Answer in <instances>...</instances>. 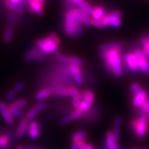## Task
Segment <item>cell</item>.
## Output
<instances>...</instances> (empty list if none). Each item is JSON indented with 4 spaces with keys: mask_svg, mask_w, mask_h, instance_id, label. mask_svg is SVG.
<instances>
[{
    "mask_svg": "<svg viewBox=\"0 0 149 149\" xmlns=\"http://www.w3.org/2000/svg\"><path fill=\"white\" fill-rule=\"evenodd\" d=\"M83 22L78 8L67 11L64 17V33L68 37H75L83 33Z\"/></svg>",
    "mask_w": 149,
    "mask_h": 149,
    "instance_id": "obj_1",
    "label": "cell"
},
{
    "mask_svg": "<svg viewBox=\"0 0 149 149\" xmlns=\"http://www.w3.org/2000/svg\"><path fill=\"white\" fill-rule=\"evenodd\" d=\"M121 54L122 48L109 50L100 53V57L104 59V64L108 71L117 77L120 76L122 72Z\"/></svg>",
    "mask_w": 149,
    "mask_h": 149,
    "instance_id": "obj_2",
    "label": "cell"
},
{
    "mask_svg": "<svg viewBox=\"0 0 149 149\" xmlns=\"http://www.w3.org/2000/svg\"><path fill=\"white\" fill-rule=\"evenodd\" d=\"M148 117L146 114H140L130 122V127L139 140H144L148 132Z\"/></svg>",
    "mask_w": 149,
    "mask_h": 149,
    "instance_id": "obj_3",
    "label": "cell"
},
{
    "mask_svg": "<svg viewBox=\"0 0 149 149\" xmlns=\"http://www.w3.org/2000/svg\"><path fill=\"white\" fill-rule=\"evenodd\" d=\"M58 36L55 33H52L44 40H38L36 42V46L45 54L55 53L57 51V48L60 44Z\"/></svg>",
    "mask_w": 149,
    "mask_h": 149,
    "instance_id": "obj_4",
    "label": "cell"
},
{
    "mask_svg": "<svg viewBox=\"0 0 149 149\" xmlns=\"http://www.w3.org/2000/svg\"><path fill=\"white\" fill-rule=\"evenodd\" d=\"M123 59H124V62L127 65L128 68L130 70L135 72L141 71L140 69H139L137 59L134 56L133 53H128L125 54L124 55Z\"/></svg>",
    "mask_w": 149,
    "mask_h": 149,
    "instance_id": "obj_5",
    "label": "cell"
},
{
    "mask_svg": "<svg viewBox=\"0 0 149 149\" xmlns=\"http://www.w3.org/2000/svg\"><path fill=\"white\" fill-rule=\"evenodd\" d=\"M68 70L71 73L72 78H73L76 84L78 85L83 84V78L81 75V68L79 66H76V65H71L69 64L68 66Z\"/></svg>",
    "mask_w": 149,
    "mask_h": 149,
    "instance_id": "obj_6",
    "label": "cell"
},
{
    "mask_svg": "<svg viewBox=\"0 0 149 149\" xmlns=\"http://www.w3.org/2000/svg\"><path fill=\"white\" fill-rule=\"evenodd\" d=\"M121 17H122V13L120 10L113 11L102 19L101 22L102 26H103V27L111 26L112 22L116 19L121 18Z\"/></svg>",
    "mask_w": 149,
    "mask_h": 149,
    "instance_id": "obj_7",
    "label": "cell"
},
{
    "mask_svg": "<svg viewBox=\"0 0 149 149\" xmlns=\"http://www.w3.org/2000/svg\"><path fill=\"white\" fill-rule=\"evenodd\" d=\"M0 113L2 115L3 120L8 125H13L15 123L14 118L11 116L8 108L2 102H0Z\"/></svg>",
    "mask_w": 149,
    "mask_h": 149,
    "instance_id": "obj_8",
    "label": "cell"
},
{
    "mask_svg": "<svg viewBox=\"0 0 149 149\" xmlns=\"http://www.w3.org/2000/svg\"><path fill=\"white\" fill-rule=\"evenodd\" d=\"M44 3H42L36 0H31L29 1V9L31 13H36L39 16L44 15Z\"/></svg>",
    "mask_w": 149,
    "mask_h": 149,
    "instance_id": "obj_9",
    "label": "cell"
},
{
    "mask_svg": "<svg viewBox=\"0 0 149 149\" xmlns=\"http://www.w3.org/2000/svg\"><path fill=\"white\" fill-rule=\"evenodd\" d=\"M28 132H29V137L31 139H37L40 134V126L39 122L37 121H33L30 123Z\"/></svg>",
    "mask_w": 149,
    "mask_h": 149,
    "instance_id": "obj_10",
    "label": "cell"
},
{
    "mask_svg": "<svg viewBox=\"0 0 149 149\" xmlns=\"http://www.w3.org/2000/svg\"><path fill=\"white\" fill-rule=\"evenodd\" d=\"M147 93L144 90H142L135 95L133 96V104L136 108H140L143 104L146 101Z\"/></svg>",
    "mask_w": 149,
    "mask_h": 149,
    "instance_id": "obj_11",
    "label": "cell"
},
{
    "mask_svg": "<svg viewBox=\"0 0 149 149\" xmlns=\"http://www.w3.org/2000/svg\"><path fill=\"white\" fill-rule=\"evenodd\" d=\"M29 120L26 118H23L20 124H19L17 129L16 130V136L18 138H21L23 137L27 132V130H29L28 129L29 126Z\"/></svg>",
    "mask_w": 149,
    "mask_h": 149,
    "instance_id": "obj_12",
    "label": "cell"
},
{
    "mask_svg": "<svg viewBox=\"0 0 149 149\" xmlns=\"http://www.w3.org/2000/svg\"><path fill=\"white\" fill-rule=\"evenodd\" d=\"M52 95L56 97H66L70 95L69 88L66 86H57L50 89Z\"/></svg>",
    "mask_w": 149,
    "mask_h": 149,
    "instance_id": "obj_13",
    "label": "cell"
},
{
    "mask_svg": "<svg viewBox=\"0 0 149 149\" xmlns=\"http://www.w3.org/2000/svg\"><path fill=\"white\" fill-rule=\"evenodd\" d=\"M106 149H119L117 141L113 137L111 131H108L106 134Z\"/></svg>",
    "mask_w": 149,
    "mask_h": 149,
    "instance_id": "obj_14",
    "label": "cell"
},
{
    "mask_svg": "<svg viewBox=\"0 0 149 149\" xmlns=\"http://www.w3.org/2000/svg\"><path fill=\"white\" fill-rule=\"evenodd\" d=\"M72 2H73L74 5L79 7V8L84 10L89 15H92L93 11H94V8H93L92 6H91L88 2H86L85 0H73Z\"/></svg>",
    "mask_w": 149,
    "mask_h": 149,
    "instance_id": "obj_15",
    "label": "cell"
},
{
    "mask_svg": "<svg viewBox=\"0 0 149 149\" xmlns=\"http://www.w3.org/2000/svg\"><path fill=\"white\" fill-rule=\"evenodd\" d=\"M122 46H123V44L122 42H111V43H107V44H102V45L99 47V49H100V52H102V51H109V50L116 49V48H122Z\"/></svg>",
    "mask_w": 149,
    "mask_h": 149,
    "instance_id": "obj_16",
    "label": "cell"
},
{
    "mask_svg": "<svg viewBox=\"0 0 149 149\" xmlns=\"http://www.w3.org/2000/svg\"><path fill=\"white\" fill-rule=\"evenodd\" d=\"M137 59L138 61V65L141 71H144L149 74V62L146 56L142 55Z\"/></svg>",
    "mask_w": 149,
    "mask_h": 149,
    "instance_id": "obj_17",
    "label": "cell"
},
{
    "mask_svg": "<svg viewBox=\"0 0 149 149\" xmlns=\"http://www.w3.org/2000/svg\"><path fill=\"white\" fill-rule=\"evenodd\" d=\"M41 50L39 48L34 47L31 48L30 51H28V53L26 54L25 57H24V59L26 62H31L33 60H36L37 55H38L39 53Z\"/></svg>",
    "mask_w": 149,
    "mask_h": 149,
    "instance_id": "obj_18",
    "label": "cell"
},
{
    "mask_svg": "<svg viewBox=\"0 0 149 149\" xmlns=\"http://www.w3.org/2000/svg\"><path fill=\"white\" fill-rule=\"evenodd\" d=\"M107 11L105 8L102 6H97L94 8L92 17L94 19H102L104 17L107 15Z\"/></svg>",
    "mask_w": 149,
    "mask_h": 149,
    "instance_id": "obj_19",
    "label": "cell"
},
{
    "mask_svg": "<svg viewBox=\"0 0 149 149\" xmlns=\"http://www.w3.org/2000/svg\"><path fill=\"white\" fill-rule=\"evenodd\" d=\"M27 101L25 99H20V100H17V101L14 102L13 103L10 104V106L8 107L9 111H14V110H18L23 109L26 106Z\"/></svg>",
    "mask_w": 149,
    "mask_h": 149,
    "instance_id": "obj_20",
    "label": "cell"
},
{
    "mask_svg": "<svg viewBox=\"0 0 149 149\" xmlns=\"http://www.w3.org/2000/svg\"><path fill=\"white\" fill-rule=\"evenodd\" d=\"M140 41L143 46V53L146 57H149V35L141 36Z\"/></svg>",
    "mask_w": 149,
    "mask_h": 149,
    "instance_id": "obj_21",
    "label": "cell"
},
{
    "mask_svg": "<svg viewBox=\"0 0 149 149\" xmlns=\"http://www.w3.org/2000/svg\"><path fill=\"white\" fill-rule=\"evenodd\" d=\"M88 133L85 130H79L76 132L72 135V140L73 142H79V141H84L85 138H86Z\"/></svg>",
    "mask_w": 149,
    "mask_h": 149,
    "instance_id": "obj_22",
    "label": "cell"
},
{
    "mask_svg": "<svg viewBox=\"0 0 149 149\" xmlns=\"http://www.w3.org/2000/svg\"><path fill=\"white\" fill-rule=\"evenodd\" d=\"M81 100L89 102V103L92 104L93 102H94L95 96L92 91L86 90L84 91H83V92L81 93Z\"/></svg>",
    "mask_w": 149,
    "mask_h": 149,
    "instance_id": "obj_23",
    "label": "cell"
},
{
    "mask_svg": "<svg viewBox=\"0 0 149 149\" xmlns=\"http://www.w3.org/2000/svg\"><path fill=\"white\" fill-rule=\"evenodd\" d=\"M52 95V92L50 89L48 88H44L42 90L38 91L35 95V98L37 100H42L44 99H46Z\"/></svg>",
    "mask_w": 149,
    "mask_h": 149,
    "instance_id": "obj_24",
    "label": "cell"
},
{
    "mask_svg": "<svg viewBox=\"0 0 149 149\" xmlns=\"http://www.w3.org/2000/svg\"><path fill=\"white\" fill-rule=\"evenodd\" d=\"M13 29L12 27H7L5 30L4 34H3V42L6 44H8L11 42L13 38Z\"/></svg>",
    "mask_w": 149,
    "mask_h": 149,
    "instance_id": "obj_25",
    "label": "cell"
},
{
    "mask_svg": "<svg viewBox=\"0 0 149 149\" xmlns=\"http://www.w3.org/2000/svg\"><path fill=\"white\" fill-rule=\"evenodd\" d=\"M78 9H79L80 15H81V19H82L83 24L86 26L91 25V19L90 18V17H89L90 15H89L88 13H87L86 11H85L84 10H82V9L79 8H78Z\"/></svg>",
    "mask_w": 149,
    "mask_h": 149,
    "instance_id": "obj_26",
    "label": "cell"
},
{
    "mask_svg": "<svg viewBox=\"0 0 149 149\" xmlns=\"http://www.w3.org/2000/svg\"><path fill=\"white\" fill-rule=\"evenodd\" d=\"M70 92V95L72 96V97L73 100H81V95L79 93V91L77 90V88H76L74 86H70L69 87Z\"/></svg>",
    "mask_w": 149,
    "mask_h": 149,
    "instance_id": "obj_27",
    "label": "cell"
},
{
    "mask_svg": "<svg viewBox=\"0 0 149 149\" xmlns=\"http://www.w3.org/2000/svg\"><path fill=\"white\" fill-rule=\"evenodd\" d=\"M6 6L8 8L9 10L13 11L15 13H21L23 11V9H22L21 7L19 5L14 4V3H11L10 1H6L5 2Z\"/></svg>",
    "mask_w": 149,
    "mask_h": 149,
    "instance_id": "obj_28",
    "label": "cell"
},
{
    "mask_svg": "<svg viewBox=\"0 0 149 149\" xmlns=\"http://www.w3.org/2000/svg\"><path fill=\"white\" fill-rule=\"evenodd\" d=\"M143 90V88H141V86L138 84L137 83H133L130 85V93L133 96L135 95L136 94L141 92Z\"/></svg>",
    "mask_w": 149,
    "mask_h": 149,
    "instance_id": "obj_29",
    "label": "cell"
},
{
    "mask_svg": "<svg viewBox=\"0 0 149 149\" xmlns=\"http://www.w3.org/2000/svg\"><path fill=\"white\" fill-rule=\"evenodd\" d=\"M92 105L93 104L89 103V102L84 101V100H81V103H80L79 110L82 111L83 113L84 112H87L89 110H91V108H92Z\"/></svg>",
    "mask_w": 149,
    "mask_h": 149,
    "instance_id": "obj_30",
    "label": "cell"
},
{
    "mask_svg": "<svg viewBox=\"0 0 149 149\" xmlns=\"http://www.w3.org/2000/svg\"><path fill=\"white\" fill-rule=\"evenodd\" d=\"M68 63L71 65H76V66H81L83 65V61L79 57H68Z\"/></svg>",
    "mask_w": 149,
    "mask_h": 149,
    "instance_id": "obj_31",
    "label": "cell"
},
{
    "mask_svg": "<svg viewBox=\"0 0 149 149\" xmlns=\"http://www.w3.org/2000/svg\"><path fill=\"white\" fill-rule=\"evenodd\" d=\"M17 21V15L15 13H10L8 17V26L13 27L15 25Z\"/></svg>",
    "mask_w": 149,
    "mask_h": 149,
    "instance_id": "obj_32",
    "label": "cell"
},
{
    "mask_svg": "<svg viewBox=\"0 0 149 149\" xmlns=\"http://www.w3.org/2000/svg\"><path fill=\"white\" fill-rule=\"evenodd\" d=\"M10 138L8 135H2L0 136V148H5L8 145Z\"/></svg>",
    "mask_w": 149,
    "mask_h": 149,
    "instance_id": "obj_33",
    "label": "cell"
},
{
    "mask_svg": "<svg viewBox=\"0 0 149 149\" xmlns=\"http://www.w3.org/2000/svg\"><path fill=\"white\" fill-rule=\"evenodd\" d=\"M39 112L40 111L37 109V108L34 107L33 109H31L29 112H28V113L26 114V118L28 119L29 120H33Z\"/></svg>",
    "mask_w": 149,
    "mask_h": 149,
    "instance_id": "obj_34",
    "label": "cell"
},
{
    "mask_svg": "<svg viewBox=\"0 0 149 149\" xmlns=\"http://www.w3.org/2000/svg\"><path fill=\"white\" fill-rule=\"evenodd\" d=\"M140 114H146L149 119V100H146L140 107Z\"/></svg>",
    "mask_w": 149,
    "mask_h": 149,
    "instance_id": "obj_35",
    "label": "cell"
},
{
    "mask_svg": "<svg viewBox=\"0 0 149 149\" xmlns=\"http://www.w3.org/2000/svg\"><path fill=\"white\" fill-rule=\"evenodd\" d=\"M55 55V58L57 61H60L61 63H65V64L66 63H68V57H66V55H61V54H59V53H56Z\"/></svg>",
    "mask_w": 149,
    "mask_h": 149,
    "instance_id": "obj_36",
    "label": "cell"
},
{
    "mask_svg": "<svg viewBox=\"0 0 149 149\" xmlns=\"http://www.w3.org/2000/svg\"><path fill=\"white\" fill-rule=\"evenodd\" d=\"M84 113L82 111H81L79 109H75V111H74L72 113V114L70 115V117H72V120H77V119H79L80 117L83 116Z\"/></svg>",
    "mask_w": 149,
    "mask_h": 149,
    "instance_id": "obj_37",
    "label": "cell"
},
{
    "mask_svg": "<svg viewBox=\"0 0 149 149\" xmlns=\"http://www.w3.org/2000/svg\"><path fill=\"white\" fill-rule=\"evenodd\" d=\"M17 95V92L16 91H15L14 89H12V90L9 91L8 93H7L6 95V99L8 101H10V100H13V99Z\"/></svg>",
    "mask_w": 149,
    "mask_h": 149,
    "instance_id": "obj_38",
    "label": "cell"
},
{
    "mask_svg": "<svg viewBox=\"0 0 149 149\" xmlns=\"http://www.w3.org/2000/svg\"><path fill=\"white\" fill-rule=\"evenodd\" d=\"M79 149H95L92 144H86L84 141L79 142Z\"/></svg>",
    "mask_w": 149,
    "mask_h": 149,
    "instance_id": "obj_39",
    "label": "cell"
},
{
    "mask_svg": "<svg viewBox=\"0 0 149 149\" xmlns=\"http://www.w3.org/2000/svg\"><path fill=\"white\" fill-rule=\"evenodd\" d=\"M11 116L13 117H22L24 115V111H22V109H18V110H14V111H10Z\"/></svg>",
    "mask_w": 149,
    "mask_h": 149,
    "instance_id": "obj_40",
    "label": "cell"
},
{
    "mask_svg": "<svg viewBox=\"0 0 149 149\" xmlns=\"http://www.w3.org/2000/svg\"><path fill=\"white\" fill-rule=\"evenodd\" d=\"M91 25H92L93 26L99 28V29H102V28H104L102 24L101 19H91Z\"/></svg>",
    "mask_w": 149,
    "mask_h": 149,
    "instance_id": "obj_41",
    "label": "cell"
},
{
    "mask_svg": "<svg viewBox=\"0 0 149 149\" xmlns=\"http://www.w3.org/2000/svg\"><path fill=\"white\" fill-rule=\"evenodd\" d=\"M112 133H113V137H114V138L115 139V140L118 141L119 139H120V128H117V127L113 128Z\"/></svg>",
    "mask_w": 149,
    "mask_h": 149,
    "instance_id": "obj_42",
    "label": "cell"
},
{
    "mask_svg": "<svg viewBox=\"0 0 149 149\" xmlns=\"http://www.w3.org/2000/svg\"><path fill=\"white\" fill-rule=\"evenodd\" d=\"M72 120V117H70V115H69V116H66L59 121V124H60V125H66V124H69L70 122H71Z\"/></svg>",
    "mask_w": 149,
    "mask_h": 149,
    "instance_id": "obj_43",
    "label": "cell"
},
{
    "mask_svg": "<svg viewBox=\"0 0 149 149\" xmlns=\"http://www.w3.org/2000/svg\"><path fill=\"white\" fill-rule=\"evenodd\" d=\"M24 88V84L22 81H19L14 86V90L16 91L17 92L22 91Z\"/></svg>",
    "mask_w": 149,
    "mask_h": 149,
    "instance_id": "obj_44",
    "label": "cell"
},
{
    "mask_svg": "<svg viewBox=\"0 0 149 149\" xmlns=\"http://www.w3.org/2000/svg\"><path fill=\"white\" fill-rule=\"evenodd\" d=\"M122 124V117L120 116H116L114 120V127L120 128Z\"/></svg>",
    "mask_w": 149,
    "mask_h": 149,
    "instance_id": "obj_45",
    "label": "cell"
},
{
    "mask_svg": "<svg viewBox=\"0 0 149 149\" xmlns=\"http://www.w3.org/2000/svg\"><path fill=\"white\" fill-rule=\"evenodd\" d=\"M35 107L37 108V109L40 112L42 111L43 109H44V108L46 107V103L44 102H39L38 104H37Z\"/></svg>",
    "mask_w": 149,
    "mask_h": 149,
    "instance_id": "obj_46",
    "label": "cell"
},
{
    "mask_svg": "<svg viewBox=\"0 0 149 149\" xmlns=\"http://www.w3.org/2000/svg\"><path fill=\"white\" fill-rule=\"evenodd\" d=\"M81 100H72V105H73L74 109H79V106H80V103H81Z\"/></svg>",
    "mask_w": 149,
    "mask_h": 149,
    "instance_id": "obj_47",
    "label": "cell"
},
{
    "mask_svg": "<svg viewBox=\"0 0 149 149\" xmlns=\"http://www.w3.org/2000/svg\"><path fill=\"white\" fill-rule=\"evenodd\" d=\"M71 149H79V142H73L71 146Z\"/></svg>",
    "mask_w": 149,
    "mask_h": 149,
    "instance_id": "obj_48",
    "label": "cell"
},
{
    "mask_svg": "<svg viewBox=\"0 0 149 149\" xmlns=\"http://www.w3.org/2000/svg\"><path fill=\"white\" fill-rule=\"evenodd\" d=\"M10 1L11 3H14V4H17V5H19L20 3V0H10Z\"/></svg>",
    "mask_w": 149,
    "mask_h": 149,
    "instance_id": "obj_49",
    "label": "cell"
},
{
    "mask_svg": "<svg viewBox=\"0 0 149 149\" xmlns=\"http://www.w3.org/2000/svg\"><path fill=\"white\" fill-rule=\"evenodd\" d=\"M36 1H39V2H40V3H44V1H45V0H36Z\"/></svg>",
    "mask_w": 149,
    "mask_h": 149,
    "instance_id": "obj_50",
    "label": "cell"
},
{
    "mask_svg": "<svg viewBox=\"0 0 149 149\" xmlns=\"http://www.w3.org/2000/svg\"><path fill=\"white\" fill-rule=\"evenodd\" d=\"M17 149H23V148H22V147H21V146H19V147H17Z\"/></svg>",
    "mask_w": 149,
    "mask_h": 149,
    "instance_id": "obj_51",
    "label": "cell"
},
{
    "mask_svg": "<svg viewBox=\"0 0 149 149\" xmlns=\"http://www.w3.org/2000/svg\"><path fill=\"white\" fill-rule=\"evenodd\" d=\"M4 1H5V2H6V1H10V0H4Z\"/></svg>",
    "mask_w": 149,
    "mask_h": 149,
    "instance_id": "obj_52",
    "label": "cell"
},
{
    "mask_svg": "<svg viewBox=\"0 0 149 149\" xmlns=\"http://www.w3.org/2000/svg\"><path fill=\"white\" fill-rule=\"evenodd\" d=\"M68 1H73V0H68Z\"/></svg>",
    "mask_w": 149,
    "mask_h": 149,
    "instance_id": "obj_53",
    "label": "cell"
},
{
    "mask_svg": "<svg viewBox=\"0 0 149 149\" xmlns=\"http://www.w3.org/2000/svg\"><path fill=\"white\" fill-rule=\"evenodd\" d=\"M142 149H148L147 148H142Z\"/></svg>",
    "mask_w": 149,
    "mask_h": 149,
    "instance_id": "obj_54",
    "label": "cell"
},
{
    "mask_svg": "<svg viewBox=\"0 0 149 149\" xmlns=\"http://www.w3.org/2000/svg\"><path fill=\"white\" fill-rule=\"evenodd\" d=\"M145 1H149V0H145Z\"/></svg>",
    "mask_w": 149,
    "mask_h": 149,
    "instance_id": "obj_55",
    "label": "cell"
},
{
    "mask_svg": "<svg viewBox=\"0 0 149 149\" xmlns=\"http://www.w3.org/2000/svg\"><path fill=\"white\" fill-rule=\"evenodd\" d=\"M131 149H139V148H131Z\"/></svg>",
    "mask_w": 149,
    "mask_h": 149,
    "instance_id": "obj_56",
    "label": "cell"
},
{
    "mask_svg": "<svg viewBox=\"0 0 149 149\" xmlns=\"http://www.w3.org/2000/svg\"><path fill=\"white\" fill-rule=\"evenodd\" d=\"M29 1H31V0H29Z\"/></svg>",
    "mask_w": 149,
    "mask_h": 149,
    "instance_id": "obj_57",
    "label": "cell"
}]
</instances>
